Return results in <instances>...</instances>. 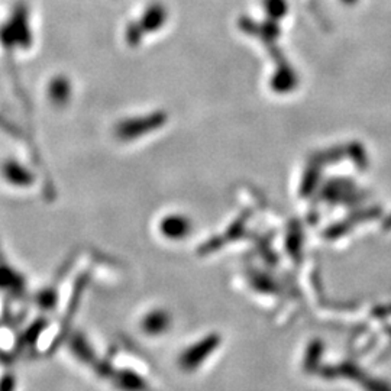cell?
Listing matches in <instances>:
<instances>
[{"label":"cell","mask_w":391,"mask_h":391,"mask_svg":"<svg viewBox=\"0 0 391 391\" xmlns=\"http://www.w3.org/2000/svg\"><path fill=\"white\" fill-rule=\"evenodd\" d=\"M162 122H164V118L161 115H154L150 118H139L136 121H126L118 126V135L122 139H132L150 132V129H157Z\"/></svg>","instance_id":"obj_3"},{"label":"cell","mask_w":391,"mask_h":391,"mask_svg":"<svg viewBox=\"0 0 391 391\" xmlns=\"http://www.w3.org/2000/svg\"><path fill=\"white\" fill-rule=\"evenodd\" d=\"M217 342L219 341H216V337H207V338H203L198 344H193L180 356V366H181V368H184L187 371L199 368L203 364V361L210 356V354L216 348Z\"/></svg>","instance_id":"obj_2"},{"label":"cell","mask_w":391,"mask_h":391,"mask_svg":"<svg viewBox=\"0 0 391 391\" xmlns=\"http://www.w3.org/2000/svg\"><path fill=\"white\" fill-rule=\"evenodd\" d=\"M158 231L162 238L173 242H179L190 236L193 231V222L187 215L170 213V215H165L161 219Z\"/></svg>","instance_id":"obj_1"},{"label":"cell","mask_w":391,"mask_h":391,"mask_svg":"<svg viewBox=\"0 0 391 391\" xmlns=\"http://www.w3.org/2000/svg\"><path fill=\"white\" fill-rule=\"evenodd\" d=\"M18 274L8 265L0 264V289H13L19 286Z\"/></svg>","instance_id":"obj_7"},{"label":"cell","mask_w":391,"mask_h":391,"mask_svg":"<svg viewBox=\"0 0 391 391\" xmlns=\"http://www.w3.org/2000/svg\"><path fill=\"white\" fill-rule=\"evenodd\" d=\"M48 99L54 106H66L71 99V83L64 76L54 77L48 85Z\"/></svg>","instance_id":"obj_5"},{"label":"cell","mask_w":391,"mask_h":391,"mask_svg":"<svg viewBox=\"0 0 391 391\" xmlns=\"http://www.w3.org/2000/svg\"><path fill=\"white\" fill-rule=\"evenodd\" d=\"M15 388V383L12 377H5L0 381V391H13Z\"/></svg>","instance_id":"obj_8"},{"label":"cell","mask_w":391,"mask_h":391,"mask_svg":"<svg viewBox=\"0 0 391 391\" xmlns=\"http://www.w3.org/2000/svg\"><path fill=\"white\" fill-rule=\"evenodd\" d=\"M2 176L4 179L12 184V186H31L34 181L32 173L23 167V164L15 161V160H8L2 165Z\"/></svg>","instance_id":"obj_4"},{"label":"cell","mask_w":391,"mask_h":391,"mask_svg":"<svg viewBox=\"0 0 391 391\" xmlns=\"http://www.w3.org/2000/svg\"><path fill=\"white\" fill-rule=\"evenodd\" d=\"M172 325V318L162 309L151 311L145 315V318L141 322V326L145 333L148 335H161L165 330H169Z\"/></svg>","instance_id":"obj_6"}]
</instances>
